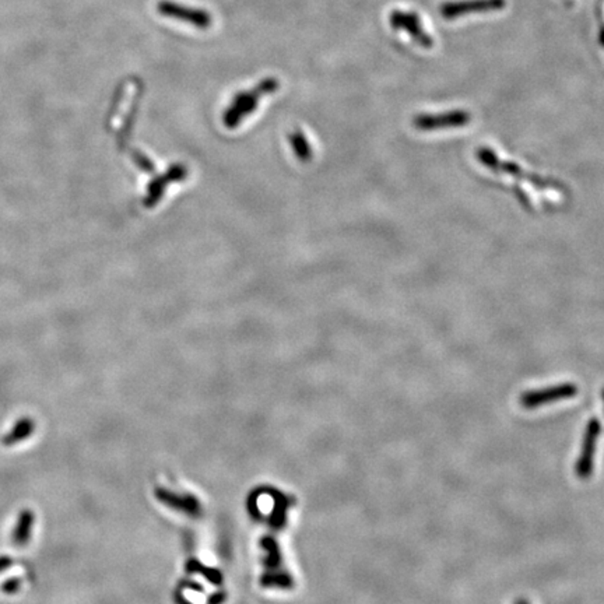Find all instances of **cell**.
<instances>
[{
  "label": "cell",
  "mask_w": 604,
  "mask_h": 604,
  "mask_svg": "<svg viewBox=\"0 0 604 604\" xmlns=\"http://www.w3.org/2000/svg\"><path fill=\"white\" fill-rule=\"evenodd\" d=\"M513 604H530V601L528 600V598H524V597H521V598H517Z\"/></svg>",
  "instance_id": "obj_11"
},
{
  "label": "cell",
  "mask_w": 604,
  "mask_h": 604,
  "mask_svg": "<svg viewBox=\"0 0 604 604\" xmlns=\"http://www.w3.org/2000/svg\"><path fill=\"white\" fill-rule=\"evenodd\" d=\"M31 524H32V516L31 513H23V516L20 517V521L17 524V530H16V541L23 544L27 541L30 530H31Z\"/></svg>",
  "instance_id": "obj_10"
},
{
  "label": "cell",
  "mask_w": 604,
  "mask_h": 604,
  "mask_svg": "<svg viewBox=\"0 0 604 604\" xmlns=\"http://www.w3.org/2000/svg\"><path fill=\"white\" fill-rule=\"evenodd\" d=\"M505 6V0H459V2L444 3L441 6V16L445 20H455L468 14L497 12Z\"/></svg>",
  "instance_id": "obj_6"
},
{
  "label": "cell",
  "mask_w": 604,
  "mask_h": 604,
  "mask_svg": "<svg viewBox=\"0 0 604 604\" xmlns=\"http://www.w3.org/2000/svg\"><path fill=\"white\" fill-rule=\"evenodd\" d=\"M603 400H604V389H603Z\"/></svg>",
  "instance_id": "obj_12"
},
{
  "label": "cell",
  "mask_w": 604,
  "mask_h": 604,
  "mask_svg": "<svg viewBox=\"0 0 604 604\" xmlns=\"http://www.w3.org/2000/svg\"><path fill=\"white\" fill-rule=\"evenodd\" d=\"M600 431H601L600 421L597 418H590L587 425H586V429H585L581 453H579L576 464H575L576 476L582 480H587L593 474L594 456H596Z\"/></svg>",
  "instance_id": "obj_5"
},
{
  "label": "cell",
  "mask_w": 604,
  "mask_h": 604,
  "mask_svg": "<svg viewBox=\"0 0 604 604\" xmlns=\"http://www.w3.org/2000/svg\"><path fill=\"white\" fill-rule=\"evenodd\" d=\"M471 114L464 109H453L442 114H421L413 119V126L418 132H435L445 129L464 127L470 123Z\"/></svg>",
  "instance_id": "obj_3"
},
{
  "label": "cell",
  "mask_w": 604,
  "mask_h": 604,
  "mask_svg": "<svg viewBox=\"0 0 604 604\" xmlns=\"http://www.w3.org/2000/svg\"><path fill=\"white\" fill-rule=\"evenodd\" d=\"M32 431V424L28 420H21L16 424L14 429L8 435V444H16L24 438H27Z\"/></svg>",
  "instance_id": "obj_9"
},
{
  "label": "cell",
  "mask_w": 604,
  "mask_h": 604,
  "mask_svg": "<svg viewBox=\"0 0 604 604\" xmlns=\"http://www.w3.org/2000/svg\"><path fill=\"white\" fill-rule=\"evenodd\" d=\"M158 14L177 21H184L199 30H207L213 24V17L207 10L186 6L172 0H161L157 5Z\"/></svg>",
  "instance_id": "obj_4"
},
{
  "label": "cell",
  "mask_w": 604,
  "mask_h": 604,
  "mask_svg": "<svg viewBox=\"0 0 604 604\" xmlns=\"http://www.w3.org/2000/svg\"><path fill=\"white\" fill-rule=\"evenodd\" d=\"M277 85H279V83L274 78H268V80L262 81L259 87L253 89V91L241 94L234 101V105L231 107V109L228 112V119L230 120H237L238 118L244 116L245 114H249V111H252L255 108L256 101L259 100V97L274 91L277 89Z\"/></svg>",
  "instance_id": "obj_8"
},
{
  "label": "cell",
  "mask_w": 604,
  "mask_h": 604,
  "mask_svg": "<svg viewBox=\"0 0 604 604\" xmlns=\"http://www.w3.org/2000/svg\"><path fill=\"white\" fill-rule=\"evenodd\" d=\"M578 392L579 389L575 383H559L543 387V389L528 391L521 395L519 403L524 409L533 410L547 405H552L559 400L572 399L578 395Z\"/></svg>",
  "instance_id": "obj_2"
},
{
  "label": "cell",
  "mask_w": 604,
  "mask_h": 604,
  "mask_svg": "<svg viewBox=\"0 0 604 604\" xmlns=\"http://www.w3.org/2000/svg\"><path fill=\"white\" fill-rule=\"evenodd\" d=\"M476 157L487 169L495 172V174H501V175H506V177H515V178H524L522 181L530 182L535 186H539V188H543V189H548L550 192H551V189L561 188V185H558L555 182H548V181H544L543 178H539L536 175L528 174L526 171L521 169L519 165H516V164H513L510 161H506V160H501L495 154V151H493V150H490L487 147L479 149L477 153H476Z\"/></svg>",
  "instance_id": "obj_1"
},
{
  "label": "cell",
  "mask_w": 604,
  "mask_h": 604,
  "mask_svg": "<svg viewBox=\"0 0 604 604\" xmlns=\"http://www.w3.org/2000/svg\"><path fill=\"white\" fill-rule=\"evenodd\" d=\"M391 27L396 31L407 32L422 48H433L434 39L424 30L420 17L416 13L406 10H393L389 16Z\"/></svg>",
  "instance_id": "obj_7"
}]
</instances>
